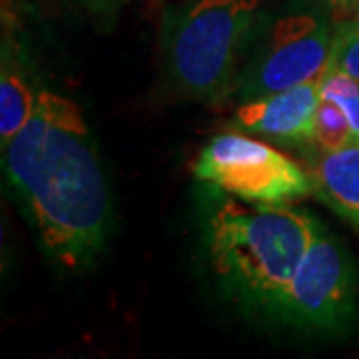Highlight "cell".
I'll return each mask as SVG.
<instances>
[{
  "label": "cell",
  "instance_id": "cell-6",
  "mask_svg": "<svg viewBox=\"0 0 359 359\" xmlns=\"http://www.w3.org/2000/svg\"><path fill=\"white\" fill-rule=\"evenodd\" d=\"M334 32L335 26L321 14L280 18L262 50L244 66L233 90L236 98L244 104L321 78L330 66Z\"/></svg>",
  "mask_w": 359,
  "mask_h": 359
},
{
  "label": "cell",
  "instance_id": "cell-8",
  "mask_svg": "<svg viewBox=\"0 0 359 359\" xmlns=\"http://www.w3.org/2000/svg\"><path fill=\"white\" fill-rule=\"evenodd\" d=\"M313 196L359 231V142L334 150L304 146Z\"/></svg>",
  "mask_w": 359,
  "mask_h": 359
},
{
  "label": "cell",
  "instance_id": "cell-9",
  "mask_svg": "<svg viewBox=\"0 0 359 359\" xmlns=\"http://www.w3.org/2000/svg\"><path fill=\"white\" fill-rule=\"evenodd\" d=\"M39 90L32 88L26 74L25 58L18 54L13 36L2 39V60H0V142L2 148L26 124L34 112Z\"/></svg>",
  "mask_w": 359,
  "mask_h": 359
},
{
  "label": "cell",
  "instance_id": "cell-1",
  "mask_svg": "<svg viewBox=\"0 0 359 359\" xmlns=\"http://www.w3.org/2000/svg\"><path fill=\"white\" fill-rule=\"evenodd\" d=\"M2 152L6 176L44 252L68 271L88 268L102 252L112 205L82 108L60 92L40 88L34 112Z\"/></svg>",
  "mask_w": 359,
  "mask_h": 359
},
{
  "label": "cell",
  "instance_id": "cell-5",
  "mask_svg": "<svg viewBox=\"0 0 359 359\" xmlns=\"http://www.w3.org/2000/svg\"><path fill=\"white\" fill-rule=\"evenodd\" d=\"M194 176L248 204L290 205L313 194L304 164L238 130L205 144L194 162Z\"/></svg>",
  "mask_w": 359,
  "mask_h": 359
},
{
  "label": "cell",
  "instance_id": "cell-11",
  "mask_svg": "<svg viewBox=\"0 0 359 359\" xmlns=\"http://www.w3.org/2000/svg\"><path fill=\"white\" fill-rule=\"evenodd\" d=\"M320 90L323 98L334 100L347 116L351 130L359 142V82L332 66L325 68L320 78Z\"/></svg>",
  "mask_w": 359,
  "mask_h": 359
},
{
  "label": "cell",
  "instance_id": "cell-3",
  "mask_svg": "<svg viewBox=\"0 0 359 359\" xmlns=\"http://www.w3.org/2000/svg\"><path fill=\"white\" fill-rule=\"evenodd\" d=\"M256 20L257 0H190L168 14L164 56L178 92L204 104L233 94Z\"/></svg>",
  "mask_w": 359,
  "mask_h": 359
},
{
  "label": "cell",
  "instance_id": "cell-12",
  "mask_svg": "<svg viewBox=\"0 0 359 359\" xmlns=\"http://www.w3.org/2000/svg\"><path fill=\"white\" fill-rule=\"evenodd\" d=\"M330 66L359 82V13L335 25Z\"/></svg>",
  "mask_w": 359,
  "mask_h": 359
},
{
  "label": "cell",
  "instance_id": "cell-7",
  "mask_svg": "<svg viewBox=\"0 0 359 359\" xmlns=\"http://www.w3.org/2000/svg\"><path fill=\"white\" fill-rule=\"evenodd\" d=\"M320 100L321 90L318 78L294 88L240 104L231 128L250 136H262L304 148L313 142Z\"/></svg>",
  "mask_w": 359,
  "mask_h": 359
},
{
  "label": "cell",
  "instance_id": "cell-13",
  "mask_svg": "<svg viewBox=\"0 0 359 359\" xmlns=\"http://www.w3.org/2000/svg\"><path fill=\"white\" fill-rule=\"evenodd\" d=\"M88 8H94V11H112V8H118L122 4H126L130 0H82Z\"/></svg>",
  "mask_w": 359,
  "mask_h": 359
},
{
  "label": "cell",
  "instance_id": "cell-2",
  "mask_svg": "<svg viewBox=\"0 0 359 359\" xmlns=\"http://www.w3.org/2000/svg\"><path fill=\"white\" fill-rule=\"evenodd\" d=\"M316 222L290 205L248 204L228 196L205 224L212 271L238 304L273 318L311 244Z\"/></svg>",
  "mask_w": 359,
  "mask_h": 359
},
{
  "label": "cell",
  "instance_id": "cell-10",
  "mask_svg": "<svg viewBox=\"0 0 359 359\" xmlns=\"http://www.w3.org/2000/svg\"><path fill=\"white\" fill-rule=\"evenodd\" d=\"M353 142H358V138L344 110L334 100L321 96L318 116H316L313 142L309 146H316L321 150H334V148H341Z\"/></svg>",
  "mask_w": 359,
  "mask_h": 359
},
{
  "label": "cell",
  "instance_id": "cell-4",
  "mask_svg": "<svg viewBox=\"0 0 359 359\" xmlns=\"http://www.w3.org/2000/svg\"><path fill=\"white\" fill-rule=\"evenodd\" d=\"M359 308V273L353 257L320 219L306 256L276 311V320L302 332L344 334Z\"/></svg>",
  "mask_w": 359,
  "mask_h": 359
},
{
  "label": "cell",
  "instance_id": "cell-14",
  "mask_svg": "<svg viewBox=\"0 0 359 359\" xmlns=\"http://www.w3.org/2000/svg\"><path fill=\"white\" fill-rule=\"evenodd\" d=\"M334 8H337L339 13L355 14L359 13V0H327Z\"/></svg>",
  "mask_w": 359,
  "mask_h": 359
}]
</instances>
